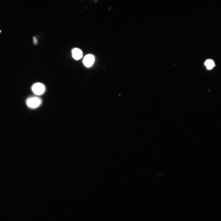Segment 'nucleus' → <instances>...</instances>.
<instances>
[{
    "label": "nucleus",
    "mask_w": 221,
    "mask_h": 221,
    "mask_svg": "<svg viewBox=\"0 0 221 221\" xmlns=\"http://www.w3.org/2000/svg\"><path fill=\"white\" fill-rule=\"evenodd\" d=\"M41 100L37 97H33L29 99L27 101V105L30 108H35L41 104Z\"/></svg>",
    "instance_id": "1"
},
{
    "label": "nucleus",
    "mask_w": 221,
    "mask_h": 221,
    "mask_svg": "<svg viewBox=\"0 0 221 221\" xmlns=\"http://www.w3.org/2000/svg\"><path fill=\"white\" fill-rule=\"evenodd\" d=\"M45 89L44 85L43 84L39 83L35 84L32 87L33 91L37 95L42 94L45 92Z\"/></svg>",
    "instance_id": "2"
},
{
    "label": "nucleus",
    "mask_w": 221,
    "mask_h": 221,
    "mask_svg": "<svg viewBox=\"0 0 221 221\" xmlns=\"http://www.w3.org/2000/svg\"><path fill=\"white\" fill-rule=\"evenodd\" d=\"M94 61V57L93 55H88L84 58L83 63L85 66L89 67L93 65Z\"/></svg>",
    "instance_id": "3"
},
{
    "label": "nucleus",
    "mask_w": 221,
    "mask_h": 221,
    "mask_svg": "<svg viewBox=\"0 0 221 221\" xmlns=\"http://www.w3.org/2000/svg\"><path fill=\"white\" fill-rule=\"evenodd\" d=\"M72 55L73 58L75 59L78 60L82 57L83 53L81 49L75 48L73 50Z\"/></svg>",
    "instance_id": "4"
},
{
    "label": "nucleus",
    "mask_w": 221,
    "mask_h": 221,
    "mask_svg": "<svg viewBox=\"0 0 221 221\" xmlns=\"http://www.w3.org/2000/svg\"><path fill=\"white\" fill-rule=\"evenodd\" d=\"M205 65L206 66L207 68L209 70L212 69L215 66L214 62L211 59L207 60L205 62Z\"/></svg>",
    "instance_id": "5"
},
{
    "label": "nucleus",
    "mask_w": 221,
    "mask_h": 221,
    "mask_svg": "<svg viewBox=\"0 0 221 221\" xmlns=\"http://www.w3.org/2000/svg\"><path fill=\"white\" fill-rule=\"evenodd\" d=\"M33 43L35 45H37L38 43L37 39L35 36L33 37Z\"/></svg>",
    "instance_id": "6"
},
{
    "label": "nucleus",
    "mask_w": 221,
    "mask_h": 221,
    "mask_svg": "<svg viewBox=\"0 0 221 221\" xmlns=\"http://www.w3.org/2000/svg\"><path fill=\"white\" fill-rule=\"evenodd\" d=\"M1 32V31H0V32Z\"/></svg>",
    "instance_id": "7"
}]
</instances>
